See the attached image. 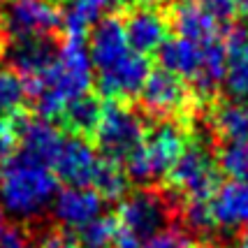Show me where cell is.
I'll return each mask as SVG.
<instances>
[{
	"instance_id": "15",
	"label": "cell",
	"mask_w": 248,
	"mask_h": 248,
	"mask_svg": "<svg viewBox=\"0 0 248 248\" xmlns=\"http://www.w3.org/2000/svg\"><path fill=\"white\" fill-rule=\"evenodd\" d=\"M209 202L218 227H248V179H230L218 186Z\"/></svg>"
},
{
	"instance_id": "3",
	"label": "cell",
	"mask_w": 248,
	"mask_h": 248,
	"mask_svg": "<svg viewBox=\"0 0 248 248\" xmlns=\"http://www.w3.org/2000/svg\"><path fill=\"white\" fill-rule=\"evenodd\" d=\"M58 193V176L51 165L23 149L0 162V206L16 218L44 214Z\"/></svg>"
},
{
	"instance_id": "11",
	"label": "cell",
	"mask_w": 248,
	"mask_h": 248,
	"mask_svg": "<svg viewBox=\"0 0 248 248\" xmlns=\"http://www.w3.org/2000/svg\"><path fill=\"white\" fill-rule=\"evenodd\" d=\"M105 214V197L88 186H65L51 202V216L67 232H77Z\"/></svg>"
},
{
	"instance_id": "23",
	"label": "cell",
	"mask_w": 248,
	"mask_h": 248,
	"mask_svg": "<svg viewBox=\"0 0 248 248\" xmlns=\"http://www.w3.org/2000/svg\"><path fill=\"white\" fill-rule=\"evenodd\" d=\"M26 97L28 88L23 77L12 67H0V119L19 116Z\"/></svg>"
},
{
	"instance_id": "21",
	"label": "cell",
	"mask_w": 248,
	"mask_h": 248,
	"mask_svg": "<svg viewBox=\"0 0 248 248\" xmlns=\"http://www.w3.org/2000/svg\"><path fill=\"white\" fill-rule=\"evenodd\" d=\"M100 114H102V105L91 93H86V95L72 100L65 107L63 114H61V119L79 137V135H91L95 130L97 121H100Z\"/></svg>"
},
{
	"instance_id": "13",
	"label": "cell",
	"mask_w": 248,
	"mask_h": 248,
	"mask_svg": "<svg viewBox=\"0 0 248 248\" xmlns=\"http://www.w3.org/2000/svg\"><path fill=\"white\" fill-rule=\"evenodd\" d=\"M176 37L195 42H223V16L197 0H179L172 7Z\"/></svg>"
},
{
	"instance_id": "31",
	"label": "cell",
	"mask_w": 248,
	"mask_h": 248,
	"mask_svg": "<svg viewBox=\"0 0 248 248\" xmlns=\"http://www.w3.org/2000/svg\"><path fill=\"white\" fill-rule=\"evenodd\" d=\"M197 2H202L204 7L214 10L220 16H227L230 12L237 10V0H197Z\"/></svg>"
},
{
	"instance_id": "28",
	"label": "cell",
	"mask_w": 248,
	"mask_h": 248,
	"mask_svg": "<svg viewBox=\"0 0 248 248\" xmlns=\"http://www.w3.org/2000/svg\"><path fill=\"white\" fill-rule=\"evenodd\" d=\"M19 144V116L0 119V162L10 158Z\"/></svg>"
},
{
	"instance_id": "2",
	"label": "cell",
	"mask_w": 248,
	"mask_h": 248,
	"mask_svg": "<svg viewBox=\"0 0 248 248\" xmlns=\"http://www.w3.org/2000/svg\"><path fill=\"white\" fill-rule=\"evenodd\" d=\"M91 84H93V65L88 46L81 37L67 35V40L56 49L54 61L37 77L28 79L26 88L40 116L51 121L61 119V114L72 100L86 95Z\"/></svg>"
},
{
	"instance_id": "17",
	"label": "cell",
	"mask_w": 248,
	"mask_h": 248,
	"mask_svg": "<svg viewBox=\"0 0 248 248\" xmlns=\"http://www.w3.org/2000/svg\"><path fill=\"white\" fill-rule=\"evenodd\" d=\"M65 135L46 119H23L19 116V141L26 153L51 165L63 144Z\"/></svg>"
},
{
	"instance_id": "25",
	"label": "cell",
	"mask_w": 248,
	"mask_h": 248,
	"mask_svg": "<svg viewBox=\"0 0 248 248\" xmlns=\"http://www.w3.org/2000/svg\"><path fill=\"white\" fill-rule=\"evenodd\" d=\"M218 170L230 179H248V140L223 141L216 153Z\"/></svg>"
},
{
	"instance_id": "24",
	"label": "cell",
	"mask_w": 248,
	"mask_h": 248,
	"mask_svg": "<svg viewBox=\"0 0 248 248\" xmlns=\"http://www.w3.org/2000/svg\"><path fill=\"white\" fill-rule=\"evenodd\" d=\"M93 190L102 195L105 200H123L128 193V172L119 162H111L102 158V165L93 179Z\"/></svg>"
},
{
	"instance_id": "19",
	"label": "cell",
	"mask_w": 248,
	"mask_h": 248,
	"mask_svg": "<svg viewBox=\"0 0 248 248\" xmlns=\"http://www.w3.org/2000/svg\"><path fill=\"white\" fill-rule=\"evenodd\" d=\"M114 2L116 0H63V5H61V21H63L67 35L84 37L105 16H109Z\"/></svg>"
},
{
	"instance_id": "7",
	"label": "cell",
	"mask_w": 248,
	"mask_h": 248,
	"mask_svg": "<svg viewBox=\"0 0 248 248\" xmlns=\"http://www.w3.org/2000/svg\"><path fill=\"white\" fill-rule=\"evenodd\" d=\"M218 170L216 153L204 141L195 140L186 144L184 153L179 155L172 172L167 174V184L179 197L186 202L190 200H211V195L218 188Z\"/></svg>"
},
{
	"instance_id": "20",
	"label": "cell",
	"mask_w": 248,
	"mask_h": 248,
	"mask_svg": "<svg viewBox=\"0 0 248 248\" xmlns=\"http://www.w3.org/2000/svg\"><path fill=\"white\" fill-rule=\"evenodd\" d=\"M211 125L223 141L248 140V105L230 100L214 109Z\"/></svg>"
},
{
	"instance_id": "6",
	"label": "cell",
	"mask_w": 248,
	"mask_h": 248,
	"mask_svg": "<svg viewBox=\"0 0 248 248\" xmlns=\"http://www.w3.org/2000/svg\"><path fill=\"white\" fill-rule=\"evenodd\" d=\"M146 135V123L137 109L123 102H109L102 107L93 137H95L97 153L111 162H128V158L137 151Z\"/></svg>"
},
{
	"instance_id": "27",
	"label": "cell",
	"mask_w": 248,
	"mask_h": 248,
	"mask_svg": "<svg viewBox=\"0 0 248 248\" xmlns=\"http://www.w3.org/2000/svg\"><path fill=\"white\" fill-rule=\"evenodd\" d=\"M140 248H193V241L181 230L167 227V230H162L158 234H153L151 239L141 241Z\"/></svg>"
},
{
	"instance_id": "22",
	"label": "cell",
	"mask_w": 248,
	"mask_h": 248,
	"mask_svg": "<svg viewBox=\"0 0 248 248\" xmlns=\"http://www.w3.org/2000/svg\"><path fill=\"white\" fill-rule=\"evenodd\" d=\"M121 225L116 216H97L95 220H91L88 225H84L81 230H77L75 237L81 244V248H114L119 241Z\"/></svg>"
},
{
	"instance_id": "12",
	"label": "cell",
	"mask_w": 248,
	"mask_h": 248,
	"mask_svg": "<svg viewBox=\"0 0 248 248\" xmlns=\"http://www.w3.org/2000/svg\"><path fill=\"white\" fill-rule=\"evenodd\" d=\"M102 165V155L88 144L84 137H65L56 153L51 170L67 186H93L97 170Z\"/></svg>"
},
{
	"instance_id": "36",
	"label": "cell",
	"mask_w": 248,
	"mask_h": 248,
	"mask_svg": "<svg viewBox=\"0 0 248 248\" xmlns=\"http://www.w3.org/2000/svg\"><path fill=\"white\" fill-rule=\"evenodd\" d=\"M135 2H140V5H153L155 0H135Z\"/></svg>"
},
{
	"instance_id": "5",
	"label": "cell",
	"mask_w": 248,
	"mask_h": 248,
	"mask_svg": "<svg viewBox=\"0 0 248 248\" xmlns=\"http://www.w3.org/2000/svg\"><path fill=\"white\" fill-rule=\"evenodd\" d=\"M186 144V132L172 121H162L155 128L146 130L137 151L125 162L128 179H135L144 186L167 179L179 155L184 153Z\"/></svg>"
},
{
	"instance_id": "35",
	"label": "cell",
	"mask_w": 248,
	"mask_h": 248,
	"mask_svg": "<svg viewBox=\"0 0 248 248\" xmlns=\"http://www.w3.org/2000/svg\"><path fill=\"white\" fill-rule=\"evenodd\" d=\"M0 51H5V35H2V28H0Z\"/></svg>"
},
{
	"instance_id": "18",
	"label": "cell",
	"mask_w": 248,
	"mask_h": 248,
	"mask_svg": "<svg viewBox=\"0 0 248 248\" xmlns=\"http://www.w3.org/2000/svg\"><path fill=\"white\" fill-rule=\"evenodd\" d=\"M56 46L51 37H31V40H16L10 46V61L12 70H16L23 77V81H28L32 77H37L46 65L54 61Z\"/></svg>"
},
{
	"instance_id": "30",
	"label": "cell",
	"mask_w": 248,
	"mask_h": 248,
	"mask_svg": "<svg viewBox=\"0 0 248 248\" xmlns=\"http://www.w3.org/2000/svg\"><path fill=\"white\" fill-rule=\"evenodd\" d=\"M42 248H81V244L77 241L75 232H51L46 234V239L42 241Z\"/></svg>"
},
{
	"instance_id": "16",
	"label": "cell",
	"mask_w": 248,
	"mask_h": 248,
	"mask_svg": "<svg viewBox=\"0 0 248 248\" xmlns=\"http://www.w3.org/2000/svg\"><path fill=\"white\" fill-rule=\"evenodd\" d=\"M223 88L230 100L248 105V31H234L225 42Z\"/></svg>"
},
{
	"instance_id": "4",
	"label": "cell",
	"mask_w": 248,
	"mask_h": 248,
	"mask_svg": "<svg viewBox=\"0 0 248 248\" xmlns=\"http://www.w3.org/2000/svg\"><path fill=\"white\" fill-rule=\"evenodd\" d=\"M167 72L193 84L200 93H211L223 84L225 72V44L195 42L186 37H172L158 51Z\"/></svg>"
},
{
	"instance_id": "1",
	"label": "cell",
	"mask_w": 248,
	"mask_h": 248,
	"mask_svg": "<svg viewBox=\"0 0 248 248\" xmlns=\"http://www.w3.org/2000/svg\"><path fill=\"white\" fill-rule=\"evenodd\" d=\"M88 56L100 93L111 100L137 95L151 72L146 56L130 46L123 19L119 16H105L91 31Z\"/></svg>"
},
{
	"instance_id": "10",
	"label": "cell",
	"mask_w": 248,
	"mask_h": 248,
	"mask_svg": "<svg viewBox=\"0 0 248 248\" xmlns=\"http://www.w3.org/2000/svg\"><path fill=\"white\" fill-rule=\"evenodd\" d=\"M141 105L149 114H155L160 119H172L184 114L190 105V91L184 79L167 72L165 67L149 72L144 86L140 91Z\"/></svg>"
},
{
	"instance_id": "33",
	"label": "cell",
	"mask_w": 248,
	"mask_h": 248,
	"mask_svg": "<svg viewBox=\"0 0 248 248\" xmlns=\"http://www.w3.org/2000/svg\"><path fill=\"white\" fill-rule=\"evenodd\" d=\"M239 248H248V227L244 230V234H241V241H239Z\"/></svg>"
},
{
	"instance_id": "32",
	"label": "cell",
	"mask_w": 248,
	"mask_h": 248,
	"mask_svg": "<svg viewBox=\"0 0 248 248\" xmlns=\"http://www.w3.org/2000/svg\"><path fill=\"white\" fill-rule=\"evenodd\" d=\"M5 230H7V218H5V209L0 206V237H2Z\"/></svg>"
},
{
	"instance_id": "26",
	"label": "cell",
	"mask_w": 248,
	"mask_h": 248,
	"mask_svg": "<svg viewBox=\"0 0 248 248\" xmlns=\"http://www.w3.org/2000/svg\"><path fill=\"white\" fill-rule=\"evenodd\" d=\"M184 223L195 232H211V230L218 227L209 200H190V202H186Z\"/></svg>"
},
{
	"instance_id": "8",
	"label": "cell",
	"mask_w": 248,
	"mask_h": 248,
	"mask_svg": "<svg viewBox=\"0 0 248 248\" xmlns=\"http://www.w3.org/2000/svg\"><path fill=\"white\" fill-rule=\"evenodd\" d=\"M116 220L121 225V232L137 241H146L153 234L170 227L172 220V204L170 200L158 190L140 188L135 193L125 195L119 204Z\"/></svg>"
},
{
	"instance_id": "37",
	"label": "cell",
	"mask_w": 248,
	"mask_h": 248,
	"mask_svg": "<svg viewBox=\"0 0 248 248\" xmlns=\"http://www.w3.org/2000/svg\"><path fill=\"white\" fill-rule=\"evenodd\" d=\"M193 248H211V246H193Z\"/></svg>"
},
{
	"instance_id": "29",
	"label": "cell",
	"mask_w": 248,
	"mask_h": 248,
	"mask_svg": "<svg viewBox=\"0 0 248 248\" xmlns=\"http://www.w3.org/2000/svg\"><path fill=\"white\" fill-rule=\"evenodd\" d=\"M0 248H32V241L21 227H7L0 237Z\"/></svg>"
},
{
	"instance_id": "9",
	"label": "cell",
	"mask_w": 248,
	"mask_h": 248,
	"mask_svg": "<svg viewBox=\"0 0 248 248\" xmlns=\"http://www.w3.org/2000/svg\"><path fill=\"white\" fill-rule=\"evenodd\" d=\"M61 5L54 0H7L0 10V28L10 40L51 37L61 26Z\"/></svg>"
},
{
	"instance_id": "34",
	"label": "cell",
	"mask_w": 248,
	"mask_h": 248,
	"mask_svg": "<svg viewBox=\"0 0 248 248\" xmlns=\"http://www.w3.org/2000/svg\"><path fill=\"white\" fill-rule=\"evenodd\" d=\"M237 7L244 12V14H248V0H237Z\"/></svg>"
},
{
	"instance_id": "14",
	"label": "cell",
	"mask_w": 248,
	"mask_h": 248,
	"mask_svg": "<svg viewBox=\"0 0 248 248\" xmlns=\"http://www.w3.org/2000/svg\"><path fill=\"white\" fill-rule=\"evenodd\" d=\"M123 28L128 35V42L135 51H140L141 56L158 54L162 49V44L170 37V26L165 21L160 12L151 7V5H140L137 10H132L123 19Z\"/></svg>"
}]
</instances>
